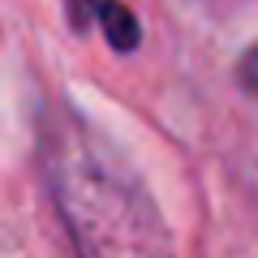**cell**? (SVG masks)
Segmentation results:
<instances>
[{
  "label": "cell",
  "mask_w": 258,
  "mask_h": 258,
  "mask_svg": "<svg viewBox=\"0 0 258 258\" xmlns=\"http://www.w3.org/2000/svg\"><path fill=\"white\" fill-rule=\"evenodd\" d=\"M112 5H116V0H74V22H78V26H86L91 18L99 22L103 13L112 9Z\"/></svg>",
  "instance_id": "3957f363"
},
{
  "label": "cell",
  "mask_w": 258,
  "mask_h": 258,
  "mask_svg": "<svg viewBox=\"0 0 258 258\" xmlns=\"http://www.w3.org/2000/svg\"><path fill=\"white\" fill-rule=\"evenodd\" d=\"M237 78H241V86H245V91L258 99V43L249 47L245 56H241V64H237Z\"/></svg>",
  "instance_id": "7a4b0ae2"
},
{
  "label": "cell",
  "mask_w": 258,
  "mask_h": 258,
  "mask_svg": "<svg viewBox=\"0 0 258 258\" xmlns=\"http://www.w3.org/2000/svg\"><path fill=\"white\" fill-rule=\"evenodd\" d=\"M39 142L47 194L78 258H176L147 181L82 112L52 108Z\"/></svg>",
  "instance_id": "6da1fadb"
}]
</instances>
